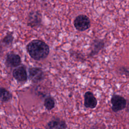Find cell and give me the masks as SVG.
Masks as SVG:
<instances>
[{
	"mask_svg": "<svg viewBox=\"0 0 129 129\" xmlns=\"http://www.w3.org/2000/svg\"><path fill=\"white\" fill-rule=\"evenodd\" d=\"M27 50L33 59L40 60L48 56L49 53V47L42 40H33L27 44Z\"/></svg>",
	"mask_w": 129,
	"mask_h": 129,
	"instance_id": "cell-1",
	"label": "cell"
},
{
	"mask_svg": "<svg viewBox=\"0 0 129 129\" xmlns=\"http://www.w3.org/2000/svg\"><path fill=\"white\" fill-rule=\"evenodd\" d=\"M111 103L112 104L111 109L114 112H118L124 109L126 105V100L122 96L114 94L111 98Z\"/></svg>",
	"mask_w": 129,
	"mask_h": 129,
	"instance_id": "cell-2",
	"label": "cell"
},
{
	"mask_svg": "<svg viewBox=\"0 0 129 129\" xmlns=\"http://www.w3.org/2000/svg\"><path fill=\"white\" fill-rule=\"evenodd\" d=\"M74 26L79 31H84L88 29L90 27V21L86 15H80L75 19Z\"/></svg>",
	"mask_w": 129,
	"mask_h": 129,
	"instance_id": "cell-3",
	"label": "cell"
},
{
	"mask_svg": "<svg viewBox=\"0 0 129 129\" xmlns=\"http://www.w3.org/2000/svg\"><path fill=\"white\" fill-rule=\"evenodd\" d=\"M42 22V15L38 11H31L27 17V25L31 28L39 27Z\"/></svg>",
	"mask_w": 129,
	"mask_h": 129,
	"instance_id": "cell-4",
	"label": "cell"
},
{
	"mask_svg": "<svg viewBox=\"0 0 129 129\" xmlns=\"http://www.w3.org/2000/svg\"><path fill=\"white\" fill-rule=\"evenodd\" d=\"M29 77L31 81L34 83H38L42 81L44 78V74L40 68L32 67L29 68Z\"/></svg>",
	"mask_w": 129,
	"mask_h": 129,
	"instance_id": "cell-5",
	"label": "cell"
},
{
	"mask_svg": "<svg viewBox=\"0 0 129 129\" xmlns=\"http://www.w3.org/2000/svg\"><path fill=\"white\" fill-rule=\"evenodd\" d=\"M13 77L18 82H25L27 80L26 69L24 66H20L15 69L13 71Z\"/></svg>",
	"mask_w": 129,
	"mask_h": 129,
	"instance_id": "cell-6",
	"label": "cell"
},
{
	"mask_svg": "<svg viewBox=\"0 0 129 129\" xmlns=\"http://www.w3.org/2000/svg\"><path fill=\"white\" fill-rule=\"evenodd\" d=\"M21 63L20 56L14 53H10L7 54L6 59L7 66L11 68L18 67Z\"/></svg>",
	"mask_w": 129,
	"mask_h": 129,
	"instance_id": "cell-7",
	"label": "cell"
},
{
	"mask_svg": "<svg viewBox=\"0 0 129 129\" xmlns=\"http://www.w3.org/2000/svg\"><path fill=\"white\" fill-rule=\"evenodd\" d=\"M97 105V100L93 94L90 91H87L84 95V106L86 108L93 109Z\"/></svg>",
	"mask_w": 129,
	"mask_h": 129,
	"instance_id": "cell-8",
	"label": "cell"
},
{
	"mask_svg": "<svg viewBox=\"0 0 129 129\" xmlns=\"http://www.w3.org/2000/svg\"><path fill=\"white\" fill-rule=\"evenodd\" d=\"M67 125L65 121L59 118H54L46 124L45 128L49 129L66 128Z\"/></svg>",
	"mask_w": 129,
	"mask_h": 129,
	"instance_id": "cell-9",
	"label": "cell"
},
{
	"mask_svg": "<svg viewBox=\"0 0 129 129\" xmlns=\"http://www.w3.org/2000/svg\"><path fill=\"white\" fill-rule=\"evenodd\" d=\"M12 98V94L3 87H0V101L3 102L9 101Z\"/></svg>",
	"mask_w": 129,
	"mask_h": 129,
	"instance_id": "cell-10",
	"label": "cell"
},
{
	"mask_svg": "<svg viewBox=\"0 0 129 129\" xmlns=\"http://www.w3.org/2000/svg\"><path fill=\"white\" fill-rule=\"evenodd\" d=\"M104 43L102 40H95L93 44V49L91 52L92 55L97 54L104 46Z\"/></svg>",
	"mask_w": 129,
	"mask_h": 129,
	"instance_id": "cell-11",
	"label": "cell"
},
{
	"mask_svg": "<svg viewBox=\"0 0 129 129\" xmlns=\"http://www.w3.org/2000/svg\"><path fill=\"white\" fill-rule=\"evenodd\" d=\"M44 105L48 110H50L53 109L55 106V101L54 98L51 96L46 97L44 100Z\"/></svg>",
	"mask_w": 129,
	"mask_h": 129,
	"instance_id": "cell-12",
	"label": "cell"
},
{
	"mask_svg": "<svg viewBox=\"0 0 129 129\" xmlns=\"http://www.w3.org/2000/svg\"><path fill=\"white\" fill-rule=\"evenodd\" d=\"M14 39V37L12 33H8L6 36L2 40V42L6 45H11Z\"/></svg>",
	"mask_w": 129,
	"mask_h": 129,
	"instance_id": "cell-13",
	"label": "cell"
},
{
	"mask_svg": "<svg viewBox=\"0 0 129 129\" xmlns=\"http://www.w3.org/2000/svg\"><path fill=\"white\" fill-rule=\"evenodd\" d=\"M40 1H45V0H40Z\"/></svg>",
	"mask_w": 129,
	"mask_h": 129,
	"instance_id": "cell-14",
	"label": "cell"
}]
</instances>
